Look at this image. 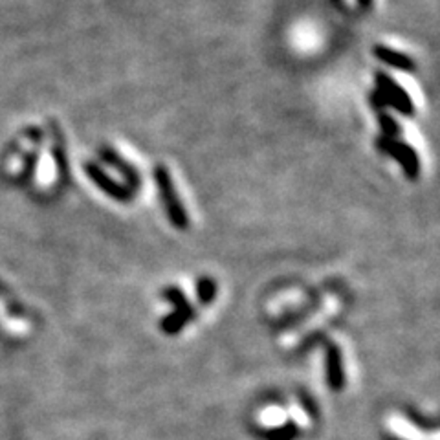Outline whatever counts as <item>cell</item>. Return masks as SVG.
<instances>
[{"mask_svg":"<svg viewBox=\"0 0 440 440\" xmlns=\"http://www.w3.org/2000/svg\"><path fill=\"white\" fill-rule=\"evenodd\" d=\"M376 85H378V97L384 101V105H391L392 109H397L398 112L404 116H411L414 112V105L411 97L407 96V92L384 72H376Z\"/></svg>","mask_w":440,"mask_h":440,"instance_id":"cell-1","label":"cell"},{"mask_svg":"<svg viewBox=\"0 0 440 440\" xmlns=\"http://www.w3.org/2000/svg\"><path fill=\"white\" fill-rule=\"evenodd\" d=\"M154 175H156L158 189H160L161 200L166 202V210L171 218V222L175 224L176 227H186L188 226V215H186V211H183L182 204H180L178 200V196H176L169 173H167L166 167L158 166L156 171H154Z\"/></svg>","mask_w":440,"mask_h":440,"instance_id":"cell-2","label":"cell"},{"mask_svg":"<svg viewBox=\"0 0 440 440\" xmlns=\"http://www.w3.org/2000/svg\"><path fill=\"white\" fill-rule=\"evenodd\" d=\"M376 145H378L380 151L391 154L392 158H397V160L400 161V166L404 167L407 178L414 180L419 176L420 161L419 154L414 153L413 147H409V145L404 144V141L392 140V138H380V140L376 141Z\"/></svg>","mask_w":440,"mask_h":440,"instance_id":"cell-3","label":"cell"},{"mask_svg":"<svg viewBox=\"0 0 440 440\" xmlns=\"http://www.w3.org/2000/svg\"><path fill=\"white\" fill-rule=\"evenodd\" d=\"M85 171H87V175L90 176L92 182L96 183L97 188L103 189L109 196H112L116 200H129V198H131L132 193L127 188H123L122 183H118L116 180L110 178L105 171L101 169V167H97L96 163H87V166H85Z\"/></svg>","mask_w":440,"mask_h":440,"instance_id":"cell-4","label":"cell"},{"mask_svg":"<svg viewBox=\"0 0 440 440\" xmlns=\"http://www.w3.org/2000/svg\"><path fill=\"white\" fill-rule=\"evenodd\" d=\"M167 297H169V299L173 301L176 306H178L175 314L169 316V318L166 319V323H163V331L171 334V332H176L183 327V323L188 321V319L193 316V310H191V306L186 303V299L180 296V292L169 290V292H167Z\"/></svg>","mask_w":440,"mask_h":440,"instance_id":"cell-5","label":"cell"},{"mask_svg":"<svg viewBox=\"0 0 440 440\" xmlns=\"http://www.w3.org/2000/svg\"><path fill=\"white\" fill-rule=\"evenodd\" d=\"M100 156L103 158V160L107 161V163H110V166L114 167V169H118L119 173H122L123 176L127 178V182L132 183L134 188H138L140 186V175H138V171H136V167H132L131 163L127 160H123L122 156H119L118 153H114L112 149H101L100 151Z\"/></svg>","mask_w":440,"mask_h":440,"instance_id":"cell-6","label":"cell"},{"mask_svg":"<svg viewBox=\"0 0 440 440\" xmlns=\"http://www.w3.org/2000/svg\"><path fill=\"white\" fill-rule=\"evenodd\" d=\"M375 55L378 57L380 61L387 63V65L395 66V68H398V70H404V72L414 70V63L411 61L409 57L405 55V53L397 52V50L387 48V46H376Z\"/></svg>","mask_w":440,"mask_h":440,"instance_id":"cell-7","label":"cell"},{"mask_svg":"<svg viewBox=\"0 0 440 440\" xmlns=\"http://www.w3.org/2000/svg\"><path fill=\"white\" fill-rule=\"evenodd\" d=\"M343 365H341V356L340 350L332 347L328 350V382H331L332 389H341L343 387Z\"/></svg>","mask_w":440,"mask_h":440,"instance_id":"cell-8","label":"cell"},{"mask_svg":"<svg viewBox=\"0 0 440 440\" xmlns=\"http://www.w3.org/2000/svg\"><path fill=\"white\" fill-rule=\"evenodd\" d=\"M378 123H380V127H382V131H384L389 138H395V136L400 134V125H398V123L395 122L389 114L380 112Z\"/></svg>","mask_w":440,"mask_h":440,"instance_id":"cell-9","label":"cell"},{"mask_svg":"<svg viewBox=\"0 0 440 440\" xmlns=\"http://www.w3.org/2000/svg\"><path fill=\"white\" fill-rule=\"evenodd\" d=\"M198 297H200L202 303H211L215 297V283L211 279H202L198 284Z\"/></svg>","mask_w":440,"mask_h":440,"instance_id":"cell-10","label":"cell"},{"mask_svg":"<svg viewBox=\"0 0 440 440\" xmlns=\"http://www.w3.org/2000/svg\"><path fill=\"white\" fill-rule=\"evenodd\" d=\"M262 422L272 427H277V424L283 422V413L281 409H268L262 413Z\"/></svg>","mask_w":440,"mask_h":440,"instance_id":"cell-11","label":"cell"},{"mask_svg":"<svg viewBox=\"0 0 440 440\" xmlns=\"http://www.w3.org/2000/svg\"><path fill=\"white\" fill-rule=\"evenodd\" d=\"M358 4L362 6L363 9H367V8H370V0H358Z\"/></svg>","mask_w":440,"mask_h":440,"instance_id":"cell-12","label":"cell"},{"mask_svg":"<svg viewBox=\"0 0 440 440\" xmlns=\"http://www.w3.org/2000/svg\"><path fill=\"white\" fill-rule=\"evenodd\" d=\"M332 4L338 6L340 9H345V6H343V2H341V0H332Z\"/></svg>","mask_w":440,"mask_h":440,"instance_id":"cell-13","label":"cell"}]
</instances>
